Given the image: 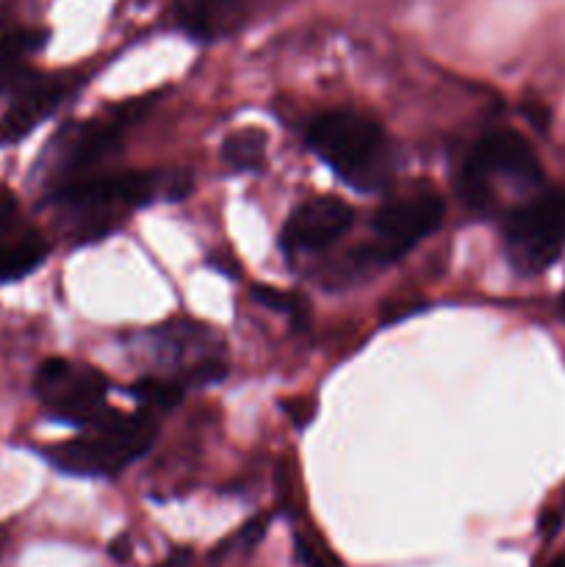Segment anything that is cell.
<instances>
[{
  "label": "cell",
  "instance_id": "6da1fadb",
  "mask_svg": "<svg viewBox=\"0 0 565 567\" xmlns=\"http://www.w3.org/2000/svg\"><path fill=\"white\" fill-rule=\"evenodd\" d=\"M188 181L177 172H116V175H86L50 194L55 205L75 225L78 241H92L111 230V221L122 210L144 208L155 199H183Z\"/></svg>",
  "mask_w": 565,
  "mask_h": 567
},
{
  "label": "cell",
  "instance_id": "7a4b0ae2",
  "mask_svg": "<svg viewBox=\"0 0 565 567\" xmlns=\"http://www.w3.org/2000/svg\"><path fill=\"white\" fill-rule=\"evenodd\" d=\"M308 144L343 183L358 192H380L391 181V153L382 127L352 109L319 114L308 127Z\"/></svg>",
  "mask_w": 565,
  "mask_h": 567
},
{
  "label": "cell",
  "instance_id": "3957f363",
  "mask_svg": "<svg viewBox=\"0 0 565 567\" xmlns=\"http://www.w3.org/2000/svg\"><path fill=\"white\" fill-rule=\"evenodd\" d=\"M155 432L158 424L147 410L136 415L111 410L100 424L83 430V435L42 449V457L61 474L109 480L150 452Z\"/></svg>",
  "mask_w": 565,
  "mask_h": 567
},
{
  "label": "cell",
  "instance_id": "277c9868",
  "mask_svg": "<svg viewBox=\"0 0 565 567\" xmlns=\"http://www.w3.org/2000/svg\"><path fill=\"white\" fill-rule=\"evenodd\" d=\"M493 177H507L518 186H541L543 172L535 150L521 133L491 131L476 142L469 161L460 172L458 188L465 203L476 210H487L493 205Z\"/></svg>",
  "mask_w": 565,
  "mask_h": 567
},
{
  "label": "cell",
  "instance_id": "5b68a950",
  "mask_svg": "<svg viewBox=\"0 0 565 567\" xmlns=\"http://www.w3.org/2000/svg\"><path fill=\"white\" fill-rule=\"evenodd\" d=\"M33 393L50 419L81 430H92L114 410L109 408L105 377L72 360H44L33 377Z\"/></svg>",
  "mask_w": 565,
  "mask_h": 567
},
{
  "label": "cell",
  "instance_id": "8992f818",
  "mask_svg": "<svg viewBox=\"0 0 565 567\" xmlns=\"http://www.w3.org/2000/svg\"><path fill=\"white\" fill-rule=\"evenodd\" d=\"M504 249L524 275L548 269L565 249V192L537 194L504 219Z\"/></svg>",
  "mask_w": 565,
  "mask_h": 567
},
{
  "label": "cell",
  "instance_id": "52a82bcc",
  "mask_svg": "<svg viewBox=\"0 0 565 567\" xmlns=\"http://www.w3.org/2000/svg\"><path fill=\"white\" fill-rule=\"evenodd\" d=\"M443 214H446L443 197L430 188H419L386 203L374 214L371 221L374 241L360 249L358 266H388L399 260L443 225Z\"/></svg>",
  "mask_w": 565,
  "mask_h": 567
},
{
  "label": "cell",
  "instance_id": "ba28073f",
  "mask_svg": "<svg viewBox=\"0 0 565 567\" xmlns=\"http://www.w3.org/2000/svg\"><path fill=\"white\" fill-rule=\"evenodd\" d=\"M127 122V111H120L109 120L70 122L61 127L44 147L37 164V177L53 194L55 188L75 183L92 172L97 161L111 155L120 144L122 127Z\"/></svg>",
  "mask_w": 565,
  "mask_h": 567
},
{
  "label": "cell",
  "instance_id": "9c48e42d",
  "mask_svg": "<svg viewBox=\"0 0 565 567\" xmlns=\"http://www.w3.org/2000/svg\"><path fill=\"white\" fill-rule=\"evenodd\" d=\"M70 94L64 75H39L22 72L14 81L0 83V147L31 136L48 116L55 114Z\"/></svg>",
  "mask_w": 565,
  "mask_h": 567
},
{
  "label": "cell",
  "instance_id": "30bf717a",
  "mask_svg": "<svg viewBox=\"0 0 565 567\" xmlns=\"http://www.w3.org/2000/svg\"><path fill=\"white\" fill-rule=\"evenodd\" d=\"M155 360L181 369L183 380L192 385H214L225 380V360H222L219 341L208 327L192 324V321H170L150 332Z\"/></svg>",
  "mask_w": 565,
  "mask_h": 567
},
{
  "label": "cell",
  "instance_id": "8fae6325",
  "mask_svg": "<svg viewBox=\"0 0 565 567\" xmlns=\"http://www.w3.org/2000/svg\"><path fill=\"white\" fill-rule=\"evenodd\" d=\"M355 210L341 197H314L299 205L282 227L280 247L288 255L325 252L352 227Z\"/></svg>",
  "mask_w": 565,
  "mask_h": 567
},
{
  "label": "cell",
  "instance_id": "7c38bea8",
  "mask_svg": "<svg viewBox=\"0 0 565 567\" xmlns=\"http://www.w3.org/2000/svg\"><path fill=\"white\" fill-rule=\"evenodd\" d=\"M172 17L197 42H216L242 25L244 0H172Z\"/></svg>",
  "mask_w": 565,
  "mask_h": 567
},
{
  "label": "cell",
  "instance_id": "4fadbf2b",
  "mask_svg": "<svg viewBox=\"0 0 565 567\" xmlns=\"http://www.w3.org/2000/svg\"><path fill=\"white\" fill-rule=\"evenodd\" d=\"M48 33L11 17H0V83L28 72V61L44 48Z\"/></svg>",
  "mask_w": 565,
  "mask_h": 567
},
{
  "label": "cell",
  "instance_id": "5bb4252c",
  "mask_svg": "<svg viewBox=\"0 0 565 567\" xmlns=\"http://www.w3.org/2000/svg\"><path fill=\"white\" fill-rule=\"evenodd\" d=\"M266 133L260 127H242L222 144V161L233 172H258L266 164Z\"/></svg>",
  "mask_w": 565,
  "mask_h": 567
},
{
  "label": "cell",
  "instance_id": "9a60e30c",
  "mask_svg": "<svg viewBox=\"0 0 565 567\" xmlns=\"http://www.w3.org/2000/svg\"><path fill=\"white\" fill-rule=\"evenodd\" d=\"M131 393L136 396V402L142 404L147 413H164L172 410L183 399V385L170 377H144L136 385L131 388Z\"/></svg>",
  "mask_w": 565,
  "mask_h": 567
},
{
  "label": "cell",
  "instance_id": "2e32d148",
  "mask_svg": "<svg viewBox=\"0 0 565 567\" xmlns=\"http://www.w3.org/2000/svg\"><path fill=\"white\" fill-rule=\"evenodd\" d=\"M255 299H258V302H264L269 310L286 313L288 319H294L297 324L302 321V316H305V305L299 302L294 293L277 291V288H269V286H260V288H255Z\"/></svg>",
  "mask_w": 565,
  "mask_h": 567
},
{
  "label": "cell",
  "instance_id": "e0dca14e",
  "mask_svg": "<svg viewBox=\"0 0 565 567\" xmlns=\"http://www.w3.org/2000/svg\"><path fill=\"white\" fill-rule=\"evenodd\" d=\"M17 230V203L9 192L0 188V241Z\"/></svg>",
  "mask_w": 565,
  "mask_h": 567
},
{
  "label": "cell",
  "instance_id": "ac0fdd59",
  "mask_svg": "<svg viewBox=\"0 0 565 567\" xmlns=\"http://www.w3.org/2000/svg\"><path fill=\"white\" fill-rule=\"evenodd\" d=\"M282 410H286V413L291 415V421L299 426V430H305V426H308L310 421H314L316 402H314V399H294V402L282 404Z\"/></svg>",
  "mask_w": 565,
  "mask_h": 567
},
{
  "label": "cell",
  "instance_id": "d6986e66",
  "mask_svg": "<svg viewBox=\"0 0 565 567\" xmlns=\"http://www.w3.org/2000/svg\"><path fill=\"white\" fill-rule=\"evenodd\" d=\"M6 543H9V532L0 526V559H3V551H6Z\"/></svg>",
  "mask_w": 565,
  "mask_h": 567
},
{
  "label": "cell",
  "instance_id": "ffe728a7",
  "mask_svg": "<svg viewBox=\"0 0 565 567\" xmlns=\"http://www.w3.org/2000/svg\"><path fill=\"white\" fill-rule=\"evenodd\" d=\"M548 567H565V551L559 554V557H554L552 565H548Z\"/></svg>",
  "mask_w": 565,
  "mask_h": 567
},
{
  "label": "cell",
  "instance_id": "44dd1931",
  "mask_svg": "<svg viewBox=\"0 0 565 567\" xmlns=\"http://www.w3.org/2000/svg\"><path fill=\"white\" fill-rule=\"evenodd\" d=\"M559 305H563V316H565V291H563V302H559Z\"/></svg>",
  "mask_w": 565,
  "mask_h": 567
}]
</instances>
